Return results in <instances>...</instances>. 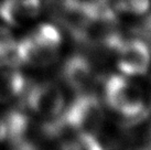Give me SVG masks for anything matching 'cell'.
I'll return each instance as SVG.
<instances>
[{
    "label": "cell",
    "instance_id": "cell-14",
    "mask_svg": "<svg viewBox=\"0 0 151 150\" xmlns=\"http://www.w3.org/2000/svg\"><path fill=\"white\" fill-rule=\"evenodd\" d=\"M16 150H38L37 147H34L30 142H25L24 140L16 144Z\"/></svg>",
    "mask_w": 151,
    "mask_h": 150
},
{
    "label": "cell",
    "instance_id": "cell-3",
    "mask_svg": "<svg viewBox=\"0 0 151 150\" xmlns=\"http://www.w3.org/2000/svg\"><path fill=\"white\" fill-rule=\"evenodd\" d=\"M24 92L25 106L38 116L52 119L61 115L65 108L63 92L53 82L34 84Z\"/></svg>",
    "mask_w": 151,
    "mask_h": 150
},
{
    "label": "cell",
    "instance_id": "cell-2",
    "mask_svg": "<svg viewBox=\"0 0 151 150\" xmlns=\"http://www.w3.org/2000/svg\"><path fill=\"white\" fill-rule=\"evenodd\" d=\"M61 119L75 133L98 135L105 120L103 105L95 95L81 94L61 112Z\"/></svg>",
    "mask_w": 151,
    "mask_h": 150
},
{
    "label": "cell",
    "instance_id": "cell-6",
    "mask_svg": "<svg viewBox=\"0 0 151 150\" xmlns=\"http://www.w3.org/2000/svg\"><path fill=\"white\" fill-rule=\"evenodd\" d=\"M62 77L71 89L83 92L93 79L92 64L84 56H72L62 67Z\"/></svg>",
    "mask_w": 151,
    "mask_h": 150
},
{
    "label": "cell",
    "instance_id": "cell-9",
    "mask_svg": "<svg viewBox=\"0 0 151 150\" xmlns=\"http://www.w3.org/2000/svg\"><path fill=\"white\" fill-rule=\"evenodd\" d=\"M0 18L13 27H19L28 19L18 0H4L0 4Z\"/></svg>",
    "mask_w": 151,
    "mask_h": 150
},
{
    "label": "cell",
    "instance_id": "cell-1",
    "mask_svg": "<svg viewBox=\"0 0 151 150\" xmlns=\"http://www.w3.org/2000/svg\"><path fill=\"white\" fill-rule=\"evenodd\" d=\"M104 94L106 104L124 118L134 120L146 115L141 89L122 75L106 79Z\"/></svg>",
    "mask_w": 151,
    "mask_h": 150
},
{
    "label": "cell",
    "instance_id": "cell-15",
    "mask_svg": "<svg viewBox=\"0 0 151 150\" xmlns=\"http://www.w3.org/2000/svg\"><path fill=\"white\" fill-rule=\"evenodd\" d=\"M145 144H146V149L151 150V127L147 130L146 136H145Z\"/></svg>",
    "mask_w": 151,
    "mask_h": 150
},
{
    "label": "cell",
    "instance_id": "cell-4",
    "mask_svg": "<svg viewBox=\"0 0 151 150\" xmlns=\"http://www.w3.org/2000/svg\"><path fill=\"white\" fill-rule=\"evenodd\" d=\"M151 53L146 42L141 40L125 41L117 51V67L128 76L142 75L148 71Z\"/></svg>",
    "mask_w": 151,
    "mask_h": 150
},
{
    "label": "cell",
    "instance_id": "cell-16",
    "mask_svg": "<svg viewBox=\"0 0 151 150\" xmlns=\"http://www.w3.org/2000/svg\"><path fill=\"white\" fill-rule=\"evenodd\" d=\"M142 150H147V149H142Z\"/></svg>",
    "mask_w": 151,
    "mask_h": 150
},
{
    "label": "cell",
    "instance_id": "cell-5",
    "mask_svg": "<svg viewBox=\"0 0 151 150\" xmlns=\"http://www.w3.org/2000/svg\"><path fill=\"white\" fill-rule=\"evenodd\" d=\"M19 63L33 67H47L58 60V49L41 44L32 37L25 38L16 44Z\"/></svg>",
    "mask_w": 151,
    "mask_h": 150
},
{
    "label": "cell",
    "instance_id": "cell-13",
    "mask_svg": "<svg viewBox=\"0 0 151 150\" xmlns=\"http://www.w3.org/2000/svg\"><path fill=\"white\" fill-rule=\"evenodd\" d=\"M59 150H82L78 141L75 139H64L61 141Z\"/></svg>",
    "mask_w": 151,
    "mask_h": 150
},
{
    "label": "cell",
    "instance_id": "cell-8",
    "mask_svg": "<svg viewBox=\"0 0 151 150\" xmlns=\"http://www.w3.org/2000/svg\"><path fill=\"white\" fill-rule=\"evenodd\" d=\"M25 88L27 81L19 71L7 69L0 72V100L13 98L22 94Z\"/></svg>",
    "mask_w": 151,
    "mask_h": 150
},
{
    "label": "cell",
    "instance_id": "cell-10",
    "mask_svg": "<svg viewBox=\"0 0 151 150\" xmlns=\"http://www.w3.org/2000/svg\"><path fill=\"white\" fill-rule=\"evenodd\" d=\"M32 38L41 44L55 48V49H58L62 42V37L58 28L49 23H43L39 25L37 30L34 31Z\"/></svg>",
    "mask_w": 151,
    "mask_h": 150
},
{
    "label": "cell",
    "instance_id": "cell-12",
    "mask_svg": "<svg viewBox=\"0 0 151 150\" xmlns=\"http://www.w3.org/2000/svg\"><path fill=\"white\" fill-rule=\"evenodd\" d=\"M75 138L80 144L82 150H106L104 145L98 139V135L76 133Z\"/></svg>",
    "mask_w": 151,
    "mask_h": 150
},
{
    "label": "cell",
    "instance_id": "cell-11",
    "mask_svg": "<svg viewBox=\"0 0 151 150\" xmlns=\"http://www.w3.org/2000/svg\"><path fill=\"white\" fill-rule=\"evenodd\" d=\"M151 8V0H122V11L134 14H146Z\"/></svg>",
    "mask_w": 151,
    "mask_h": 150
},
{
    "label": "cell",
    "instance_id": "cell-7",
    "mask_svg": "<svg viewBox=\"0 0 151 150\" xmlns=\"http://www.w3.org/2000/svg\"><path fill=\"white\" fill-rule=\"evenodd\" d=\"M4 130V139H8L12 144H18L23 140L29 129V117L21 110H10L1 118Z\"/></svg>",
    "mask_w": 151,
    "mask_h": 150
}]
</instances>
